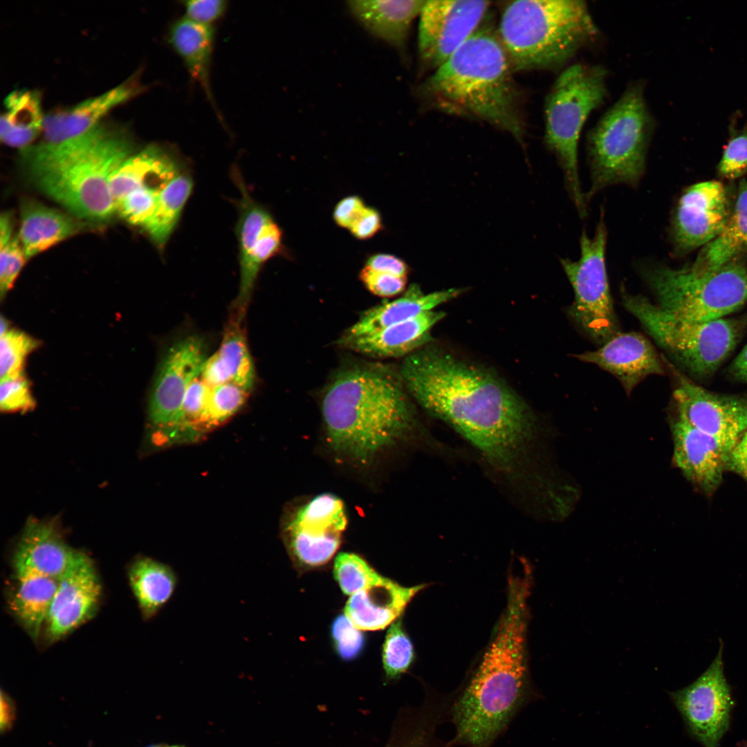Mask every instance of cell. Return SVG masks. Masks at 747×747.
Wrapping results in <instances>:
<instances>
[{
	"label": "cell",
	"instance_id": "cell-33",
	"mask_svg": "<svg viewBox=\"0 0 747 747\" xmlns=\"http://www.w3.org/2000/svg\"><path fill=\"white\" fill-rule=\"evenodd\" d=\"M0 120V138L6 145L25 149L42 131L44 116L37 91L17 89L4 101Z\"/></svg>",
	"mask_w": 747,
	"mask_h": 747
},
{
	"label": "cell",
	"instance_id": "cell-26",
	"mask_svg": "<svg viewBox=\"0 0 747 747\" xmlns=\"http://www.w3.org/2000/svg\"><path fill=\"white\" fill-rule=\"evenodd\" d=\"M80 551L69 546L50 522L31 520L26 526L13 558L59 580Z\"/></svg>",
	"mask_w": 747,
	"mask_h": 747
},
{
	"label": "cell",
	"instance_id": "cell-29",
	"mask_svg": "<svg viewBox=\"0 0 747 747\" xmlns=\"http://www.w3.org/2000/svg\"><path fill=\"white\" fill-rule=\"evenodd\" d=\"M426 1L354 0L347 1L356 19L371 34L397 48L405 44L411 24Z\"/></svg>",
	"mask_w": 747,
	"mask_h": 747
},
{
	"label": "cell",
	"instance_id": "cell-27",
	"mask_svg": "<svg viewBox=\"0 0 747 747\" xmlns=\"http://www.w3.org/2000/svg\"><path fill=\"white\" fill-rule=\"evenodd\" d=\"M463 288H450L425 294L412 284L403 295L365 311L352 325L343 338H354L379 331L388 326L412 319L432 311L464 292Z\"/></svg>",
	"mask_w": 747,
	"mask_h": 747
},
{
	"label": "cell",
	"instance_id": "cell-6",
	"mask_svg": "<svg viewBox=\"0 0 747 747\" xmlns=\"http://www.w3.org/2000/svg\"><path fill=\"white\" fill-rule=\"evenodd\" d=\"M598 35V27L581 0L510 2L503 12L498 32L517 71L562 66Z\"/></svg>",
	"mask_w": 747,
	"mask_h": 747
},
{
	"label": "cell",
	"instance_id": "cell-53",
	"mask_svg": "<svg viewBox=\"0 0 747 747\" xmlns=\"http://www.w3.org/2000/svg\"><path fill=\"white\" fill-rule=\"evenodd\" d=\"M729 371L735 379L747 383V344L735 358Z\"/></svg>",
	"mask_w": 747,
	"mask_h": 747
},
{
	"label": "cell",
	"instance_id": "cell-23",
	"mask_svg": "<svg viewBox=\"0 0 747 747\" xmlns=\"http://www.w3.org/2000/svg\"><path fill=\"white\" fill-rule=\"evenodd\" d=\"M425 586L406 587L380 576L350 596L344 607V615L360 631L383 629L398 618L415 595Z\"/></svg>",
	"mask_w": 747,
	"mask_h": 747
},
{
	"label": "cell",
	"instance_id": "cell-49",
	"mask_svg": "<svg viewBox=\"0 0 747 747\" xmlns=\"http://www.w3.org/2000/svg\"><path fill=\"white\" fill-rule=\"evenodd\" d=\"M366 207L362 201L356 196H350L341 200L336 205L333 218L341 227L350 228L360 217Z\"/></svg>",
	"mask_w": 747,
	"mask_h": 747
},
{
	"label": "cell",
	"instance_id": "cell-14",
	"mask_svg": "<svg viewBox=\"0 0 747 747\" xmlns=\"http://www.w3.org/2000/svg\"><path fill=\"white\" fill-rule=\"evenodd\" d=\"M347 524L344 504L331 493L319 495L302 506L286 529V543L299 565L317 566L337 551Z\"/></svg>",
	"mask_w": 747,
	"mask_h": 747
},
{
	"label": "cell",
	"instance_id": "cell-20",
	"mask_svg": "<svg viewBox=\"0 0 747 747\" xmlns=\"http://www.w3.org/2000/svg\"><path fill=\"white\" fill-rule=\"evenodd\" d=\"M673 460L688 480L712 495L727 470L732 445L694 428L676 416L672 423Z\"/></svg>",
	"mask_w": 747,
	"mask_h": 747
},
{
	"label": "cell",
	"instance_id": "cell-16",
	"mask_svg": "<svg viewBox=\"0 0 747 747\" xmlns=\"http://www.w3.org/2000/svg\"><path fill=\"white\" fill-rule=\"evenodd\" d=\"M235 174L241 193L237 225L240 266L237 304L243 316L261 267L281 248L282 231L269 212L251 197L238 173Z\"/></svg>",
	"mask_w": 747,
	"mask_h": 747
},
{
	"label": "cell",
	"instance_id": "cell-34",
	"mask_svg": "<svg viewBox=\"0 0 747 747\" xmlns=\"http://www.w3.org/2000/svg\"><path fill=\"white\" fill-rule=\"evenodd\" d=\"M747 250V180L739 183L734 208L720 233L706 244L692 266L716 270Z\"/></svg>",
	"mask_w": 747,
	"mask_h": 747
},
{
	"label": "cell",
	"instance_id": "cell-28",
	"mask_svg": "<svg viewBox=\"0 0 747 747\" xmlns=\"http://www.w3.org/2000/svg\"><path fill=\"white\" fill-rule=\"evenodd\" d=\"M12 566L17 585L11 609L24 629L36 641L44 627L59 580L17 560H12Z\"/></svg>",
	"mask_w": 747,
	"mask_h": 747
},
{
	"label": "cell",
	"instance_id": "cell-7",
	"mask_svg": "<svg viewBox=\"0 0 747 747\" xmlns=\"http://www.w3.org/2000/svg\"><path fill=\"white\" fill-rule=\"evenodd\" d=\"M654 128L643 84H631L587 133L591 173L587 201L612 185L636 187L645 172Z\"/></svg>",
	"mask_w": 747,
	"mask_h": 747
},
{
	"label": "cell",
	"instance_id": "cell-44",
	"mask_svg": "<svg viewBox=\"0 0 747 747\" xmlns=\"http://www.w3.org/2000/svg\"><path fill=\"white\" fill-rule=\"evenodd\" d=\"M332 637L338 654L344 659L356 658L364 646V637L353 622L344 614L333 622Z\"/></svg>",
	"mask_w": 747,
	"mask_h": 747
},
{
	"label": "cell",
	"instance_id": "cell-52",
	"mask_svg": "<svg viewBox=\"0 0 747 747\" xmlns=\"http://www.w3.org/2000/svg\"><path fill=\"white\" fill-rule=\"evenodd\" d=\"M727 470L735 472L747 481V429L729 454Z\"/></svg>",
	"mask_w": 747,
	"mask_h": 747
},
{
	"label": "cell",
	"instance_id": "cell-54",
	"mask_svg": "<svg viewBox=\"0 0 747 747\" xmlns=\"http://www.w3.org/2000/svg\"><path fill=\"white\" fill-rule=\"evenodd\" d=\"M12 216L8 212L1 214L0 219V246L8 244L12 239Z\"/></svg>",
	"mask_w": 747,
	"mask_h": 747
},
{
	"label": "cell",
	"instance_id": "cell-57",
	"mask_svg": "<svg viewBox=\"0 0 747 747\" xmlns=\"http://www.w3.org/2000/svg\"><path fill=\"white\" fill-rule=\"evenodd\" d=\"M172 747H183V746H172Z\"/></svg>",
	"mask_w": 747,
	"mask_h": 747
},
{
	"label": "cell",
	"instance_id": "cell-30",
	"mask_svg": "<svg viewBox=\"0 0 747 747\" xmlns=\"http://www.w3.org/2000/svg\"><path fill=\"white\" fill-rule=\"evenodd\" d=\"M82 224L73 217L34 200L21 205L19 239L27 259L80 232Z\"/></svg>",
	"mask_w": 747,
	"mask_h": 747
},
{
	"label": "cell",
	"instance_id": "cell-35",
	"mask_svg": "<svg viewBox=\"0 0 747 747\" xmlns=\"http://www.w3.org/2000/svg\"><path fill=\"white\" fill-rule=\"evenodd\" d=\"M193 188V181L181 172L160 191L155 210L144 226L150 238L163 249L173 232Z\"/></svg>",
	"mask_w": 747,
	"mask_h": 747
},
{
	"label": "cell",
	"instance_id": "cell-13",
	"mask_svg": "<svg viewBox=\"0 0 747 747\" xmlns=\"http://www.w3.org/2000/svg\"><path fill=\"white\" fill-rule=\"evenodd\" d=\"M490 3L478 0L426 1L421 12L418 46L422 60L437 68L481 27Z\"/></svg>",
	"mask_w": 747,
	"mask_h": 747
},
{
	"label": "cell",
	"instance_id": "cell-31",
	"mask_svg": "<svg viewBox=\"0 0 747 747\" xmlns=\"http://www.w3.org/2000/svg\"><path fill=\"white\" fill-rule=\"evenodd\" d=\"M128 580L144 620L154 618L173 597L178 576L169 565L149 557L135 559Z\"/></svg>",
	"mask_w": 747,
	"mask_h": 747
},
{
	"label": "cell",
	"instance_id": "cell-10",
	"mask_svg": "<svg viewBox=\"0 0 747 747\" xmlns=\"http://www.w3.org/2000/svg\"><path fill=\"white\" fill-rule=\"evenodd\" d=\"M622 304L654 340L692 374H712L732 351L744 324L721 318L695 322L675 317L640 295L622 292Z\"/></svg>",
	"mask_w": 747,
	"mask_h": 747
},
{
	"label": "cell",
	"instance_id": "cell-12",
	"mask_svg": "<svg viewBox=\"0 0 747 747\" xmlns=\"http://www.w3.org/2000/svg\"><path fill=\"white\" fill-rule=\"evenodd\" d=\"M723 643L709 667L688 686L668 692L688 735L703 747H719L730 726L734 700L724 674Z\"/></svg>",
	"mask_w": 747,
	"mask_h": 747
},
{
	"label": "cell",
	"instance_id": "cell-43",
	"mask_svg": "<svg viewBox=\"0 0 747 747\" xmlns=\"http://www.w3.org/2000/svg\"><path fill=\"white\" fill-rule=\"evenodd\" d=\"M35 405L29 382L21 376L1 380L0 408L5 412H27Z\"/></svg>",
	"mask_w": 747,
	"mask_h": 747
},
{
	"label": "cell",
	"instance_id": "cell-51",
	"mask_svg": "<svg viewBox=\"0 0 747 747\" xmlns=\"http://www.w3.org/2000/svg\"><path fill=\"white\" fill-rule=\"evenodd\" d=\"M380 227L381 218L378 211L366 207L349 230L356 238L365 239L375 234Z\"/></svg>",
	"mask_w": 747,
	"mask_h": 747
},
{
	"label": "cell",
	"instance_id": "cell-50",
	"mask_svg": "<svg viewBox=\"0 0 747 747\" xmlns=\"http://www.w3.org/2000/svg\"><path fill=\"white\" fill-rule=\"evenodd\" d=\"M366 266L374 271L402 277H406L408 273L407 266L402 259L387 254L371 256Z\"/></svg>",
	"mask_w": 747,
	"mask_h": 747
},
{
	"label": "cell",
	"instance_id": "cell-9",
	"mask_svg": "<svg viewBox=\"0 0 747 747\" xmlns=\"http://www.w3.org/2000/svg\"><path fill=\"white\" fill-rule=\"evenodd\" d=\"M640 271L656 304L679 318L715 320L747 303V266L741 261L704 271L692 265L674 269L658 264L643 266Z\"/></svg>",
	"mask_w": 747,
	"mask_h": 747
},
{
	"label": "cell",
	"instance_id": "cell-4",
	"mask_svg": "<svg viewBox=\"0 0 747 747\" xmlns=\"http://www.w3.org/2000/svg\"><path fill=\"white\" fill-rule=\"evenodd\" d=\"M133 152L127 131L100 122L76 138L30 146L23 155L44 193L77 216L99 221L116 212L111 176Z\"/></svg>",
	"mask_w": 747,
	"mask_h": 747
},
{
	"label": "cell",
	"instance_id": "cell-1",
	"mask_svg": "<svg viewBox=\"0 0 747 747\" xmlns=\"http://www.w3.org/2000/svg\"><path fill=\"white\" fill-rule=\"evenodd\" d=\"M400 374L424 409L466 438L495 467L505 473L515 471L533 436L535 421L506 382L434 347L407 356Z\"/></svg>",
	"mask_w": 747,
	"mask_h": 747
},
{
	"label": "cell",
	"instance_id": "cell-22",
	"mask_svg": "<svg viewBox=\"0 0 747 747\" xmlns=\"http://www.w3.org/2000/svg\"><path fill=\"white\" fill-rule=\"evenodd\" d=\"M143 91L138 77H131L98 96L81 102L65 110L44 117L42 142L59 143L89 131L118 105Z\"/></svg>",
	"mask_w": 747,
	"mask_h": 747
},
{
	"label": "cell",
	"instance_id": "cell-21",
	"mask_svg": "<svg viewBox=\"0 0 747 747\" xmlns=\"http://www.w3.org/2000/svg\"><path fill=\"white\" fill-rule=\"evenodd\" d=\"M573 356L614 375L627 394L647 376L665 374L663 360L652 344L636 332H619L599 349Z\"/></svg>",
	"mask_w": 747,
	"mask_h": 747
},
{
	"label": "cell",
	"instance_id": "cell-46",
	"mask_svg": "<svg viewBox=\"0 0 747 747\" xmlns=\"http://www.w3.org/2000/svg\"><path fill=\"white\" fill-rule=\"evenodd\" d=\"M360 280L373 294L380 297H392L403 291L406 277L374 271L367 266L361 270Z\"/></svg>",
	"mask_w": 747,
	"mask_h": 747
},
{
	"label": "cell",
	"instance_id": "cell-41",
	"mask_svg": "<svg viewBox=\"0 0 747 747\" xmlns=\"http://www.w3.org/2000/svg\"><path fill=\"white\" fill-rule=\"evenodd\" d=\"M163 187L146 186L129 192L116 206L126 221L142 228L151 217Z\"/></svg>",
	"mask_w": 747,
	"mask_h": 747
},
{
	"label": "cell",
	"instance_id": "cell-48",
	"mask_svg": "<svg viewBox=\"0 0 747 747\" xmlns=\"http://www.w3.org/2000/svg\"><path fill=\"white\" fill-rule=\"evenodd\" d=\"M200 378L210 387L232 382L230 374L218 351L207 358Z\"/></svg>",
	"mask_w": 747,
	"mask_h": 747
},
{
	"label": "cell",
	"instance_id": "cell-8",
	"mask_svg": "<svg viewBox=\"0 0 747 747\" xmlns=\"http://www.w3.org/2000/svg\"><path fill=\"white\" fill-rule=\"evenodd\" d=\"M607 71L602 66L573 64L555 80L545 101V140L557 156L565 184L579 215H587V201L578 174L580 135L590 113L607 95Z\"/></svg>",
	"mask_w": 747,
	"mask_h": 747
},
{
	"label": "cell",
	"instance_id": "cell-42",
	"mask_svg": "<svg viewBox=\"0 0 747 747\" xmlns=\"http://www.w3.org/2000/svg\"><path fill=\"white\" fill-rule=\"evenodd\" d=\"M730 135L718 171L726 178L735 179L747 172V126L739 130L731 124Z\"/></svg>",
	"mask_w": 747,
	"mask_h": 747
},
{
	"label": "cell",
	"instance_id": "cell-58",
	"mask_svg": "<svg viewBox=\"0 0 747 747\" xmlns=\"http://www.w3.org/2000/svg\"><path fill=\"white\" fill-rule=\"evenodd\" d=\"M152 747H158V746H152Z\"/></svg>",
	"mask_w": 747,
	"mask_h": 747
},
{
	"label": "cell",
	"instance_id": "cell-2",
	"mask_svg": "<svg viewBox=\"0 0 747 747\" xmlns=\"http://www.w3.org/2000/svg\"><path fill=\"white\" fill-rule=\"evenodd\" d=\"M531 584L527 564L508 576L507 602L493 637L464 684L450 695L451 747H492L516 715L542 697L532 683L526 652Z\"/></svg>",
	"mask_w": 747,
	"mask_h": 747
},
{
	"label": "cell",
	"instance_id": "cell-32",
	"mask_svg": "<svg viewBox=\"0 0 747 747\" xmlns=\"http://www.w3.org/2000/svg\"><path fill=\"white\" fill-rule=\"evenodd\" d=\"M168 39L192 77L199 82L207 98L214 106L210 81L214 42L212 27L185 17L172 25Z\"/></svg>",
	"mask_w": 747,
	"mask_h": 747
},
{
	"label": "cell",
	"instance_id": "cell-24",
	"mask_svg": "<svg viewBox=\"0 0 747 747\" xmlns=\"http://www.w3.org/2000/svg\"><path fill=\"white\" fill-rule=\"evenodd\" d=\"M181 172L176 156L163 146L151 144L133 152L111 176L115 205L134 190L146 186L165 187Z\"/></svg>",
	"mask_w": 747,
	"mask_h": 747
},
{
	"label": "cell",
	"instance_id": "cell-3",
	"mask_svg": "<svg viewBox=\"0 0 747 747\" xmlns=\"http://www.w3.org/2000/svg\"><path fill=\"white\" fill-rule=\"evenodd\" d=\"M405 387L400 374L382 365L340 371L322 403L332 449L365 464L406 437L415 419Z\"/></svg>",
	"mask_w": 747,
	"mask_h": 747
},
{
	"label": "cell",
	"instance_id": "cell-38",
	"mask_svg": "<svg viewBox=\"0 0 747 747\" xmlns=\"http://www.w3.org/2000/svg\"><path fill=\"white\" fill-rule=\"evenodd\" d=\"M0 338L1 380L23 376L25 361L39 347V341L15 329H10Z\"/></svg>",
	"mask_w": 747,
	"mask_h": 747
},
{
	"label": "cell",
	"instance_id": "cell-11",
	"mask_svg": "<svg viewBox=\"0 0 747 747\" xmlns=\"http://www.w3.org/2000/svg\"><path fill=\"white\" fill-rule=\"evenodd\" d=\"M607 231L602 211L594 236L583 231L577 261L561 259L574 293L569 313L581 329L602 345L619 330L610 293L605 262Z\"/></svg>",
	"mask_w": 747,
	"mask_h": 747
},
{
	"label": "cell",
	"instance_id": "cell-37",
	"mask_svg": "<svg viewBox=\"0 0 747 747\" xmlns=\"http://www.w3.org/2000/svg\"><path fill=\"white\" fill-rule=\"evenodd\" d=\"M249 391L228 382L211 387L199 424V434L223 423L245 403Z\"/></svg>",
	"mask_w": 747,
	"mask_h": 747
},
{
	"label": "cell",
	"instance_id": "cell-56",
	"mask_svg": "<svg viewBox=\"0 0 747 747\" xmlns=\"http://www.w3.org/2000/svg\"><path fill=\"white\" fill-rule=\"evenodd\" d=\"M8 326H9V325H8V321L6 320H5L3 317V316H1V330H0L1 335H0V336L3 335L8 331L10 330L8 329Z\"/></svg>",
	"mask_w": 747,
	"mask_h": 747
},
{
	"label": "cell",
	"instance_id": "cell-5",
	"mask_svg": "<svg viewBox=\"0 0 747 747\" xmlns=\"http://www.w3.org/2000/svg\"><path fill=\"white\" fill-rule=\"evenodd\" d=\"M511 66L498 34L480 27L421 91L444 112L485 121L521 141L524 129Z\"/></svg>",
	"mask_w": 747,
	"mask_h": 747
},
{
	"label": "cell",
	"instance_id": "cell-40",
	"mask_svg": "<svg viewBox=\"0 0 747 747\" xmlns=\"http://www.w3.org/2000/svg\"><path fill=\"white\" fill-rule=\"evenodd\" d=\"M333 572L342 591L349 596L365 588L381 576L363 559L350 553H341L336 557Z\"/></svg>",
	"mask_w": 747,
	"mask_h": 747
},
{
	"label": "cell",
	"instance_id": "cell-45",
	"mask_svg": "<svg viewBox=\"0 0 747 747\" xmlns=\"http://www.w3.org/2000/svg\"><path fill=\"white\" fill-rule=\"evenodd\" d=\"M27 259L19 237L0 246V293L1 299L12 287Z\"/></svg>",
	"mask_w": 747,
	"mask_h": 747
},
{
	"label": "cell",
	"instance_id": "cell-39",
	"mask_svg": "<svg viewBox=\"0 0 747 747\" xmlns=\"http://www.w3.org/2000/svg\"><path fill=\"white\" fill-rule=\"evenodd\" d=\"M414 658L412 643L401 622H394L387 633L382 649V663L386 676L396 679L405 673Z\"/></svg>",
	"mask_w": 747,
	"mask_h": 747
},
{
	"label": "cell",
	"instance_id": "cell-47",
	"mask_svg": "<svg viewBox=\"0 0 747 747\" xmlns=\"http://www.w3.org/2000/svg\"><path fill=\"white\" fill-rule=\"evenodd\" d=\"M183 3L187 18L210 26L223 15L227 7V2L223 0H192Z\"/></svg>",
	"mask_w": 747,
	"mask_h": 747
},
{
	"label": "cell",
	"instance_id": "cell-25",
	"mask_svg": "<svg viewBox=\"0 0 747 747\" xmlns=\"http://www.w3.org/2000/svg\"><path fill=\"white\" fill-rule=\"evenodd\" d=\"M445 316L434 310L376 333L343 338L342 344L358 353L374 358L400 357L432 340L431 329Z\"/></svg>",
	"mask_w": 747,
	"mask_h": 747
},
{
	"label": "cell",
	"instance_id": "cell-55",
	"mask_svg": "<svg viewBox=\"0 0 747 747\" xmlns=\"http://www.w3.org/2000/svg\"><path fill=\"white\" fill-rule=\"evenodd\" d=\"M1 727L3 729L4 727L6 728L10 724L11 720V710L10 703L8 701L7 698L3 696V693H1Z\"/></svg>",
	"mask_w": 747,
	"mask_h": 747
},
{
	"label": "cell",
	"instance_id": "cell-17",
	"mask_svg": "<svg viewBox=\"0 0 747 747\" xmlns=\"http://www.w3.org/2000/svg\"><path fill=\"white\" fill-rule=\"evenodd\" d=\"M672 369L677 382L673 394L677 416L733 447L747 429V401L708 391Z\"/></svg>",
	"mask_w": 747,
	"mask_h": 747
},
{
	"label": "cell",
	"instance_id": "cell-18",
	"mask_svg": "<svg viewBox=\"0 0 747 747\" xmlns=\"http://www.w3.org/2000/svg\"><path fill=\"white\" fill-rule=\"evenodd\" d=\"M728 199L723 185L717 181L695 183L687 187L676 205L671 221V238L677 254L713 240L728 217Z\"/></svg>",
	"mask_w": 747,
	"mask_h": 747
},
{
	"label": "cell",
	"instance_id": "cell-15",
	"mask_svg": "<svg viewBox=\"0 0 747 747\" xmlns=\"http://www.w3.org/2000/svg\"><path fill=\"white\" fill-rule=\"evenodd\" d=\"M206 359L203 342L193 335L174 344L161 364L151 393L149 418L169 441L178 426L185 395L200 376Z\"/></svg>",
	"mask_w": 747,
	"mask_h": 747
},
{
	"label": "cell",
	"instance_id": "cell-19",
	"mask_svg": "<svg viewBox=\"0 0 747 747\" xmlns=\"http://www.w3.org/2000/svg\"><path fill=\"white\" fill-rule=\"evenodd\" d=\"M102 592L93 560L80 551L59 579L44 625L48 642L61 640L91 620L98 609Z\"/></svg>",
	"mask_w": 747,
	"mask_h": 747
},
{
	"label": "cell",
	"instance_id": "cell-36",
	"mask_svg": "<svg viewBox=\"0 0 747 747\" xmlns=\"http://www.w3.org/2000/svg\"><path fill=\"white\" fill-rule=\"evenodd\" d=\"M241 319L237 315L235 322L228 327L217 351L230 374L232 382L250 391L254 386L255 371L245 333L240 325Z\"/></svg>",
	"mask_w": 747,
	"mask_h": 747
}]
</instances>
